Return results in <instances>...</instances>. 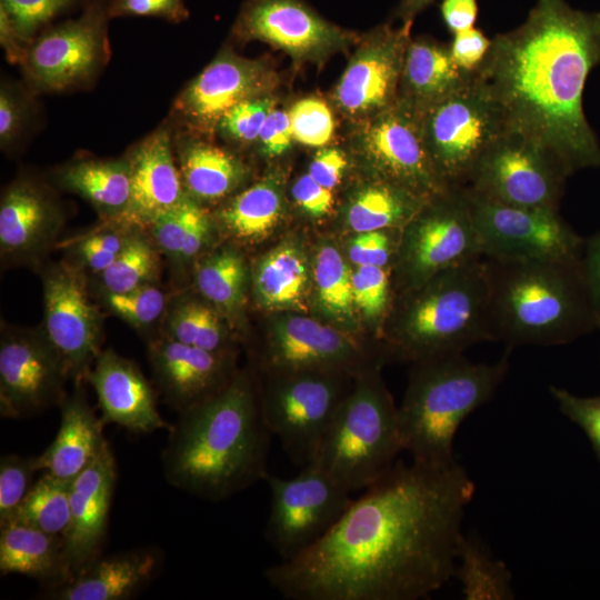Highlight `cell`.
Returning a JSON list of instances; mask_svg holds the SVG:
<instances>
[{
  "instance_id": "cb8c5ba5",
  "label": "cell",
  "mask_w": 600,
  "mask_h": 600,
  "mask_svg": "<svg viewBox=\"0 0 600 600\" xmlns=\"http://www.w3.org/2000/svg\"><path fill=\"white\" fill-rule=\"evenodd\" d=\"M63 223L62 210L40 182L20 178L0 201V251L10 262H31L52 244Z\"/></svg>"
},
{
  "instance_id": "8992f818",
  "label": "cell",
  "mask_w": 600,
  "mask_h": 600,
  "mask_svg": "<svg viewBox=\"0 0 600 600\" xmlns=\"http://www.w3.org/2000/svg\"><path fill=\"white\" fill-rule=\"evenodd\" d=\"M408 291L392 329L403 357L419 362L459 354L489 341L490 277L484 257L444 270Z\"/></svg>"
},
{
  "instance_id": "8fae6325",
  "label": "cell",
  "mask_w": 600,
  "mask_h": 600,
  "mask_svg": "<svg viewBox=\"0 0 600 600\" xmlns=\"http://www.w3.org/2000/svg\"><path fill=\"white\" fill-rule=\"evenodd\" d=\"M480 258L481 240L463 187L429 198L401 229L399 273L408 289Z\"/></svg>"
},
{
  "instance_id": "f907efd6",
  "label": "cell",
  "mask_w": 600,
  "mask_h": 600,
  "mask_svg": "<svg viewBox=\"0 0 600 600\" xmlns=\"http://www.w3.org/2000/svg\"><path fill=\"white\" fill-rule=\"evenodd\" d=\"M549 391L560 412L588 437L600 461V396L581 397L556 386Z\"/></svg>"
},
{
  "instance_id": "b9f144b4",
  "label": "cell",
  "mask_w": 600,
  "mask_h": 600,
  "mask_svg": "<svg viewBox=\"0 0 600 600\" xmlns=\"http://www.w3.org/2000/svg\"><path fill=\"white\" fill-rule=\"evenodd\" d=\"M73 244L74 262L80 269L91 273H102L117 259L127 240L137 227L121 220L107 221Z\"/></svg>"
},
{
  "instance_id": "60d3db41",
  "label": "cell",
  "mask_w": 600,
  "mask_h": 600,
  "mask_svg": "<svg viewBox=\"0 0 600 600\" xmlns=\"http://www.w3.org/2000/svg\"><path fill=\"white\" fill-rule=\"evenodd\" d=\"M352 273L339 251L323 246L316 258L313 277L322 308L342 321L353 318Z\"/></svg>"
},
{
  "instance_id": "ee69618b",
  "label": "cell",
  "mask_w": 600,
  "mask_h": 600,
  "mask_svg": "<svg viewBox=\"0 0 600 600\" xmlns=\"http://www.w3.org/2000/svg\"><path fill=\"white\" fill-rule=\"evenodd\" d=\"M37 456L6 454L0 460V526L7 523L32 486Z\"/></svg>"
},
{
  "instance_id": "ba28073f",
  "label": "cell",
  "mask_w": 600,
  "mask_h": 600,
  "mask_svg": "<svg viewBox=\"0 0 600 600\" xmlns=\"http://www.w3.org/2000/svg\"><path fill=\"white\" fill-rule=\"evenodd\" d=\"M507 127L501 106L474 74L461 89L421 112L429 158L449 187L467 186L480 157Z\"/></svg>"
},
{
  "instance_id": "30bf717a",
  "label": "cell",
  "mask_w": 600,
  "mask_h": 600,
  "mask_svg": "<svg viewBox=\"0 0 600 600\" xmlns=\"http://www.w3.org/2000/svg\"><path fill=\"white\" fill-rule=\"evenodd\" d=\"M568 177L546 144L508 126L480 157L466 188L506 204L559 211Z\"/></svg>"
},
{
  "instance_id": "d6986e66",
  "label": "cell",
  "mask_w": 600,
  "mask_h": 600,
  "mask_svg": "<svg viewBox=\"0 0 600 600\" xmlns=\"http://www.w3.org/2000/svg\"><path fill=\"white\" fill-rule=\"evenodd\" d=\"M274 84L262 61L222 51L177 97L173 114L192 130L210 132L232 107L268 96Z\"/></svg>"
},
{
  "instance_id": "6125c7cd",
  "label": "cell",
  "mask_w": 600,
  "mask_h": 600,
  "mask_svg": "<svg viewBox=\"0 0 600 600\" xmlns=\"http://www.w3.org/2000/svg\"><path fill=\"white\" fill-rule=\"evenodd\" d=\"M478 11L477 0H442L440 4L442 20L452 34L472 28Z\"/></svg>"
},
{
  "instance_id": "e0dca14e",
  "label": "cell",
  "mask_w": 600,
  "mask_h": 600,
  "mask_svg": "<svg viewBox=\"0 0 600 600\" xmlns=\"http://www.w3.org/2000/svg\"><path fill=\"white\" fill-rule=\"evenodd\" d=\"M360 148L379 179L404 187L424 198L447 188L429 158L421 128V113L397 100L368 118L359 134Z\"/></svg>"
},
{
  "instance_id": "1f68e13d",
  "label": "cell",
  "mask_w": 600,
  "mask_h": 600,
  "mask_svg": "<svg viewBox=\"0 0 600 600\" xmlns=\"http://www.w3.org/2000/svg\"><path fill=\"white\" fill-rule=\"evenodd\" d=\"M178 167L186 193L200 201H217L234 191L247 169L232 153L204 141L178 144Z\"/></svg>"
},
{
  "instance_id": "603a6c76",
  "label": "cell",
  "mask_w": 600,
  "mask_h": 600,
  "mask_svg": "<svg viewBox=\"0 0 600 600\" xmlns=\"http://www.w3.org/2000/svg\"><path fill=\"white\" fill-rule=\"evenodd\" d=\"M148 358L160 391L179 414L219 393L237 374L226 352L207 351L166 336L149 343Z\"/></svg>"
},
{
  "instance_id": "e575fe53",
  "label": "cell",
  "mask_w": 600,
  "mask_h": 600,
  "mask_svg": "<svg viewBox=\"0 0 600 600\" xmlns=\"http://www.w3.org/2000/svg\"><path fill=\"white\" fill-rule=\"evenodd\" d=\"M308 282L306 260L300 250L287 243L268 252L254 273V292L266 308L301 306Z\"/></svg>"
},
{
  "instance_id": "816d5d0a",
  "label": "cell",
  "mask_w": 600,
  "mask_h": 600,
  "mask_svg": "<svg viewBox=\"0 0 600 600\" xmlns=\"http://www.w3.org/2000/svg\"><path fill=\"white\" fill-rule=\"evenodd\" d=\"M110 18L153 17L169 22H182L189 17L184 0H109Z\"/></svg>"
},
{
  "instance_id": "2e32d148",
  "label": "cell",
  "mask_w": 600,
  "mask_h": 600,
  "mask_svg": "<svg viewBox=\"0 0 600 600\" xmlns=\"http://www.w3.org/2000/svg\"><path fill=\"white\" fill-rule=\"evenodd\" d=\"M70 379L42 329L2 328L0 414L18 419L59 406Z\"/></svg>"
},
{
  "instance_id": "83f0119b",
  "label": "cell",
  "mask_w": 600,
  "mask_h": 600,
  "mask_svg": "<svg viewBox=\"0 0 600 600\" xmlns=\"http://www.w3.org/2000/svg\"><path fill=\"white\" fill-rule=\"evenodd\" d=\"M60 426L51 444L37 456L38 471L72 481L98 456L106 427L88 402L80 383L59 404Z\"/></svg>"
},
{
  "instance_id": "681fc988",
  "label": "cell",
  "mask_w": 600,
  "mask_h": 600,
  "mask_svg": "<svg viewBox=\"0 0 600 600\" xmlns=\"http://www.w3.org/2000/svg\"><path fill=\"white\" fill-rule=\"evenodd\" d=\"M354 304L369 319H379L390 302L389 271L384 267L358 266L351 276Z\"/></svg>"
},
{
  "instance_id": "4316f807",
  "label": "cell",
  "mask_w": 600,
  "mask_h": 600,
  "mask_svg": "<svg viewBox=\"0 0 600 600\" xmlns=\"http://www.w3.org/2000/svg\"><path fill=\"white\" fill-rule=\"evenodd\" d=\"M163 554L157 548H137L99 556L68 581L44 589L50 600H127L137 596L161 569Z\"/></svg>"
},
{
  "instance_id": "7402d4cb",
  "label": "cell",
  "mask_w": 600,
  "mask_h": 600,
  "mask_svg": "<svg viewBox=\"0 0 600 600\" xmlns=\"http://www.w3.org/2000/svg\"><path fill=\"white\" fill-rule=\"evenodd\" d=\"M117 480L116 459L108 441L70 484V520L63 534L71 578L101 556Z\"/></svg>"
},
{
  "instance_id": "94428289",
  "label": "cell",
  "mask_w": 600,
  "mask_h": 600,
  "mask_svg": "<svg viewBox=\"0 0 600 600\" xmlns=\"http://www.w3.org/2000/svg\"><path fill=\"white\" fill-rule=\"evenodd\" d=\"M211 230L208 212L198 203L191 217L179 259L186 263L194 259L207 243Z\"/></svg>"
},
{
  "instance_id": "ac0fdd59",
  "label": "cell",
  "mask_w": 600,
  "mask_h": 600,
  "mask_svg": "<svg viewBox=\"0 0 600 600\" xmlns=\"http://www.w3.org/2000/svg\"><path fill=\"white\" fill-rule=\"evenodd\" d=\"M232 32L269 43L297 61H319L352 39L303 0H246Z\"/></svg>"
},
{
  "instance_id": "4dcf8cb0",
  "label": "cell",
  "mask_w": 600,
  "mask_h": 600,
  "mask_svg": "<svg viewBox=\"0 0 600 600\" xmlns=\"http://www.w3.org/2000/svg\"><path fill=\"white\" fill-rule=\"evenodd\" d=\"M58 183L87 200L106 220H124L131 198V168L121 159H78L57 173Z\"/></svg>"
},
{
  "instance_id": "484cf974",
  "label": "cell",
  "mask_w": 600,
  "mask_h": 600,
  "mask_svg": "<svg viewBox=\"0 0 600 600\" xmlns=\"http://www.w3.org/2000/svg\"><path fill=\"white\" fill-rule=\"evenodd\" d=\"M127 158L131 168V198L123 221L148 227L188 196L174 160L170 128L154 130Z\"/></svg>"
},
{
  "instance_id": "f1b7e54d",
  "label": "cell",
  "mask_w": 600,
  "mask_h": 600,
  "mask_svg": "<svg viewBox=\"0 0 600 600\" xmlns=\"http://www.w3.org/2000/svg\"><path fill=\"white\" fill-rule=\"evenodd\" d=\"M473 74L453 61L449 44L433 39H410L403 56L398 100L418 112L466 86Z\"/></svg>"
},
{
  "instance_id": "8d00e7d4",
  "label": "cell",
  "mask_w": 600,
  "mask_h": 600,
  "mask_svg": "<svg viewBox=\"0 0 600 600\" xmlns=\"http://www.w3.org/2000/svg\"><path fill=\"white\" fill-rule=\"evenodd\" d=\"M196 286L219 312L237 314L243 303L247 286V266L242 256L226 248L204 259L197 268Z\"/></svg>"
},
{
  "instance_id": "3957f363",
  "label": "cell",
  "mask_w": 600,
  "mask_h": 600,
  "mask_svg": "<svg viewBox=\"0 0 600 600\" xmlns=\"http://www.w3.org/2000/svg\"><path fill=\"white\" fill-rule=\"evenodd\" d=\"M162 452L166 480L218 502L264 480L272 433L250 377L237 373L207 401L179 414Z\"/></svg>"
},
{
  "instance_id": "5bb4252c",
  "label": "cell",
  "mask_w": 600,
  "mask_h": 600,
  "mask_svg": "<svg viewBox=\"0 0 600 600\" xmlns=\"http://www.w3.org/2000/svg\"><path fill=\"white\" fill-rule=\"evenodd\" d=\"M264 480L271 498L266 537L281 561L300 556L319 541L353 500L312 463L293 478L268 473Z\"/></svg>"
},
{
  "instance_id": "680465c9",
  "label": "cell",
  "mask_w": 600,
  "mask_h": 600,
  "mask_svg": "<svg viewBox=\"0 0 600 600\" xmlns=\"http://www.w3.org/2000/svg\"><path fill=\"white\" fill-rule=\"evenodd\" d=\"M580 262L600 329V230L584 240Z\"/></svg>"
},
{
  "instance_id": "74e56055",
  "label": "cell",
  "mask_w": 600,
  "mask_h": 600,
  "mask_svg": "<svg viewBox=\"0 0 600 600\" xmlns=\"http://www.w3.org/2000/svg\"><path fill=\"white\" fill-rule=\"evenodd\" d=\"M70 484L71 481L42 472L8 522L63 537L70 520Z\"/></svg>"
},
{
  "instance_id": "7bdbcfd3",
  "label": "cell",
  "mask_w": 600,
  "mask_h": 600,
  "mask_svg": "<svg viewBox=\"0 0 600 600\" xmlns=\"http://www.w3.org/2000/svg\"><path fill=\"white\" fill-rule=\"evenodd\" d=\"M103 302L113 314L139 330L157 322L168 308L166 294L153 283L122 293L103 291Z\"/></svg>"
},
{
  "instance_id": "c3c4849f",
  "label": "cell",
  "mask_w": 600,
  "mask_h": 600,
  "mask_svg": "<svg viewBox=\"0 0 600 600\" xmlns=\"http://www.w3.org/2000/svg\"><path fill=\"white\" fill-rule=\"evenodd\" d=\"M198 203L187 196L180 203L156 217L148 226L158 250L173 263H179L183 240Z\"/></svg>"
},
{
  "instance_id": "f546056e",
  "label": "cell",
  "mask_w": 600,
  "mask_h": 600,
  "mask_svg": "<svg viewBox=\"0 0 600 600\" xmlns=\"http://www.w3.org/2000/svg\"><path fill=\"white\" fill-rule=\"evenodd\" d=\"M0 573L26 576L44 589L68 581L63 537L17 521L0 526Z\"/></svg>"
},
{
  "instance_id": "ab89813d",
  "label": "cell",
  "mask_w": 600,
  "mask_h": 600,
  "mask_svg": "<svg viewBox=\"0 0 600 600\" xmlns=\"http://www.w3.org/2000/svg\"><path fill=\"white\" fill-rule=\"evenodd\" d=\"M137 226L117 259L98 274L103 291L122 293L152 284L159 273L158 248Z\"/></svg>"
},
{
  "instance_id": "4fadbf2b",
  "label": "cell",
  "mask_w": 600,
  "mask_h": 600,
  "mask_svg": "<svg viewBox=\"0 0 600 600\" xmlns=\"http://www.w3.org/2000/svg\"><path fill=\"white\" fill-rule=\"evenodd\" d=\"M483 257L494 260L580 259L584 239L557 210L501 203L463 187Z\"/></svg>"
},
{
  "instance_id": "9c48e42d",
  "label": "cell",
  "mask_w": 600,
  "mask_h": 600,
  "mask_svg": "<svg viewBox=\"0 0 600 600\" xmlns=\"http://www.w3.org/2000/svg\"><path fill=\"white\" fill-rule=\"evenodd\" d=\"M260 396L267 424L293 463H311L340 406L352 389L348 373L329 370L270 371Z\"/></svg>"
},
{
  "instance_id": "7c38bea8",
  "label": "cell",
  "mask_w": 600,
  "mask_h": 600,
  "mask_svg": "<svg viewBox=\"0 0 600 600\" xmlns=\"http://www.w3.org/2000/svg\"><path fill=\"white\" fill-rule=\"evenodd\" d=\"M109 0H88L81 14L49 27L28 46L21 63L30 87L59 92L91 81L110 58Z\"/></svg>"
},
{
  "instance_id": "9a60e30c",
  "label": "cell",
  "mask_w": 600,
  "mask_h": 600,
  "mask_svg": "<svg viewBox=\"0 0 600 600\" xmlns=\"http://www.w3.org/2000/svg\"><path fill=\"white\" fill-rule=\"evenodd\" d=\"M43 324L49 342L77 383L87 376L101 350L102 317L91 302L83 270L58 262L42 274Z\"/></svg>"
},
{
  "instance_id": "db71d44e",
  "label": "cell",
  "mask_w": 600,
  "mask_h": 600,
  "mask_svg": "<svg viewBox=\"0 0 600 600\" xmlns=\"http://www.w3.org/2000/svg\"><path fill=\"white\" fill-rule=\"evenodd\" d=\"M392 230L396 229L358 233L349 248L351 261L357 266L387 268L393 256Z\"/></svg>"
},
{
  "instance_id": "d590c367",
  "label": "cell",
  "mask_w": 600,
  "mask_h": 600,
  "mask_svg": "<svg viewBox=\"0 0 600 600\" xmlns=\"http://www.w3.org/2000/svg\"><path fill=\"white\" fill-rule=\"evenodd\" d=\"M467 600L513 599L511 573L501 560L494 559L479 540L462 534L454 570Z\"/></svg>"
},
{
  "instance_id": "d6a6232c",
  "label": "cell",
  "mask_w": 600,
  "mask_h": 600,
  "mask_svg": "<svg viewBox=\"0 0 600 600\" xmlns=\"http://www.w3.org/2000/svg\"><path fill=\"white\" fill-rule=\"evenodd\" d=\"M428 199L404 187L379 179L352 198L347 220L350 228L358 233L402 229Z\"/></svg>"
},
{
  "instance_id": "ffe728a7",
  "label": "cell",
  "mask_w": 600,
  "mask_h": 600,
  "mask_svg": "<svg viewBox=\"0 0 600 600\" xmlns=\"http://www.w3.org/2000/svg\"><path fill=\"white\" fill-rule=\"evenodd\" d=\"M410 27L381 26L363 40L334 90L344 114L368 119L397 102Z\"/></svg>"
},
{
  "instance_id": "6f0895ef",
  "label": "cell",
  "mask_w": 600,
  "mask_h": 600,
  "mask_svg": "<svg viewBox=\"0 0 600 600\" xmlns=\"http://www.w3.org/2000/svg\"><path fill=\"white\" fill-rule=\"evenodd\" d=\"M297 204L312 217H322L332 208L333 196L330 189L317 182L309 173L301 176L292 187Z\"/></svg>"
},
{
  "instance_id": "f35d334b",
  "label": "cell",
  "mask_w": 600,
  "mask_h": 600,
  "mask_svg": "<svg viewBox=\"0 0 600 600\" xmlns=\"http://www.w3.org/2000/svg\"><path fill=\"white\" fill-rule=\"evenodd\" d=\"M164 336L212 352H224L226 330L219 311L192 298H180L167 308Z\"/></svg>"
},
{
  "instance_id": "f5cc1de1",
  "label": "cell",
  "mask_w": 600,
  "mask_h": 600,
  "mask_svg": "<svg viewBox=\"0 0 600 600\" xmlns=\"http://www.w3.org/2000/svg\"><path fill=\"white\" fill-rule=\"evenodd\" d=\"M27 100L13 86L2 82L0 88V146L10 148L21 136L28 120Z\"/></svg>"
},
{
  "instance_id": "5b68a950",
  "label": "cell",
  "mask_w": 600,
  "mask_h": 600,
  "mask_svg": "<svg viewBox=\"0 0 600 600\" xmlns=\"http://www.w3.org/2000/svg\"><path fill=\"white\" fill-rule=\"evenodd\" d=\"M398 408L403 450L414 461L448 464L464 419L486 404L509 370V354L493 363H476L452 354L414 362Z\"/></svg>"
},
{
  "instance_id": "836d02e7",
  "label": "cell",
  "mask_w": 600,
  "mask_h": 600,
  "mask_svg": "<svg viewBox=\"0 0 600 600\" xmlns=\"http://www.w3.org/2000/svg\"><path fill=\"white\" fill-rule=\"evenodd\" d=\"M283 211L280 180L266 177L234 196L219 212L226 231L240 241H257L278 224Z\"/></svg>"
},
{
  "instance_id": "6da1fadb",
  "label": "cell",
  "mask_w": 600,
  "mask_h": 600,
  "mask_svg": "<svg viewBox=\"0 0 600 600\" xmlns=\"http://www.w3.org/2000/svg\"><path fill=\"white\" fill-rule=\"evenodd\" d=\"M474 483L457 461H397L300 556L264 570L289 600H419L454 576Z\"/></svg>"
},
{
  "instance_id": "9f6ffc18",
  "label": "cell",
  "mask_w": 600,
  "mask_h": 600,
  "mask_svg": "<svg viewBox=\"0 0 600 600\" xmlns=\"http://www.w3.org/2000/svg\"><path fill=\"white\" fill-rule=\"evenodd\" d=\"M293 139L289 113L273 109L268 114L258 137L262 152L268 157L284 153Z\"/></svg>"
},
{
  "instance_id": "11a10c76",
  "label": "cell",
  "mask_w": 600,
  "mask_h": 600,
  "mask_svg": "<svg viewBox=\"0 0 600 600\" xmlns=\"http://www.w3.org/2000/svg\"><path fill=\"white\" fill-rule=\"evenodd\" d=\"M449 47L456 64L462 71L474 74L489 52L491 40L481 29L472 27L454 33Z\"/></svg>"
},
{
  "instance_id": "d4e9b609",
  "label": "cell",
  "mask_w": 600,
  "mask_h": 600,
  "mask_svg": "<svg viewBox=\"0 0 600 600\" xmlns=\"http://www.w3.org/2000/svg\"><path fill=\"white\" fill-rule=\"evenodd\" d=\"M87 381L96 391L104 426L116 423L138 433L171 429L158 411L150 382L132 360L112 349L102 350Z\"/></svg>"
},
{
  "instance_id": "be15d7a7",
  "label": "cell",
  "mask_w": 600,
  "mask_h": 600,
  "mask_svg": "<svg viewBox=\"0 0 600 600\" xmlns=\"http://www.w3.org/2000/svg\"><path fill=\"white\" fill-rule=\"evenodd\" d=\"M0 43L10 63H22L29 44L21 39L2 6H0Z\"/></svg>"
},
{
  "instance_id": "e7e4bbea",
  "label": "cell",
  "mask_w": 600,
  "mask_h": 600,
  "mask_svg": "<svg viewBox=\"0 0 600 600\" xmlns=\"http://www.w3.org/2000/svg\"><path fill=\"white\" fill-rule=\"evenodd\" d=\"M434 0H400L394 16L402 20V24H411L413 19L427 9Z\"/></svg>"
},
{
  "instance_id": "7dc6e473",
  "label": "cell",
  "mask_w": 600,
  "mask_h": 600,
  "mask_svg": "<svg viewBox=\"0 0 600 600\" xmlns=\"http://www.w3.org/2000/svg\"><path fill=\"white\" fill-rule=\"evenodd\" d=\"M276 101L270 96L244 100L228 110L216 129L226 138L248 143L258 140L260 130Z\"/></svg>"
},
{
  "instance_id": "bcb514c9",
  "label": "cell",
  "mask_w": 600,
  "mask_h": 600,
  "mask_svg": "<svg viewBox=\"0 0 600 600\" xmlns=\"http://www.w3.org/2000/svg\"><path fill=\"white\" fill-rule=\"evenodd\" d=\"M81 0H0L21 39L29 44L49 22Z\"/></svg>"
},
{
  "instance_id": "f6af8a7d",
  "label": "cell",
  "mask_w": 600,
  "mask_h": 600,
  "mask_svg": "<svg viewBox=\"0 0 600 600\" xmlns=\"http://www.w3.org/2000/svg\"><path fill=\"white\" fill-rule=\"evenodd\" d=\"M293 139L309 147H323L334 131L333 116L328 104L318 98H304L290 109Z\"/></svg>"
},
{
  "instance_id": "7a4b0ae2",
  "label": "cell",
  "mask_w": 600,
  "mask_h": 600,
  "mask_svg": "<svg viewBox=\"0 0 600 600\" xmlns=\"http://www.w3.org/2000/svg\"><path fill=\"white\" fill-rule=\"evenodd\" d=\"M599 63L600 12L537 0L522 24L491 40L474 76L508 126L540 140L571 176L600 167V144L582 107L586 81Z\"/></svg>"
},
{
  "instance_id": "277c9868",
  "label": "cell",
  "mask_w": 600,
  "mask_h": 600,
  "mask_svg": "<svg viewBox=\"0 0 600 600\" xmlns=\"http://www.w3.org/2000/svg\"><path fill=\"white\" fill-rule=\"evenodd\" d=\"M489 341L559 346L599 328L580 259H488Z\"/></svg>"
},
{
  "instance_id": "44dd1931",
  "label": "cell",
  "mask_w": 600,
  "mask_h": 600,
  "mask_svg": "<svg viewBox=\"0 0 600 600\" xmlns=\"http://www.w3.org/2000/svg\"><path fill=\"white\" fill-rule=\"evenodd\" d=\"M269 371L329 370L358 377L372 368L364 352L337 329L303 316L277 322L266 353Z\"/></svg>"
},
{
  "instance_id": "91938a15",
  "label": "cell",
  "mask_w": 600,
  "mask_h": 600,
  "mask_svg": "<svg viewBox=\"0 0 600 600\" xmlns=\"http://www.w3.org/2000/svg\"><path fill=\"white\" fill-rule=\"evenodd\" d=\"M347 160L342 151L337 148L319 150L310 166L308 173L320 184L332 190L342 177Z\"/></svg>"
},
{
  "instance_id": "52a82bcc",
  "label": "cell",
  "mask_w": 600,
  "mask_h": 600,
  "mask_svg": "<svg viewBox=\"0 0 600 600\" xmlns=\"http://www.w3.org/2000/svg\"><path fill=\"white\" fill-rule=\"evenodd\" d=\"M401 451L398 408L372 369L354 378L311 463L352 493L382 477Z\"/></svg>"
}]
</instances>
